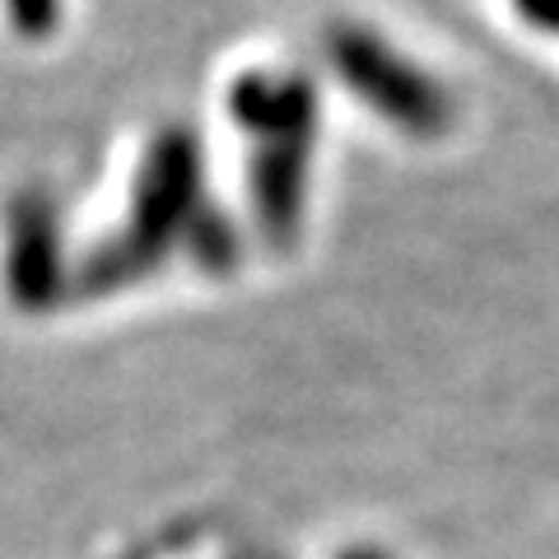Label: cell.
Here are the masks:
<instances>
[{"instance_id": "obj_1", "label": "cell", "mask_w": 559, "mask_h": 559, "mask_svg": "<svg viewBox=\"0 0 559 559\" xmlns=\"http://www.w3.org/2000/svg\"><path fill=\"white\" fill-rule=\"evenodd\" d=\"M10 5H14V14H20V24L43 28L51 20V5H57V0H10Z\"/></svg>"}]
</instances>
